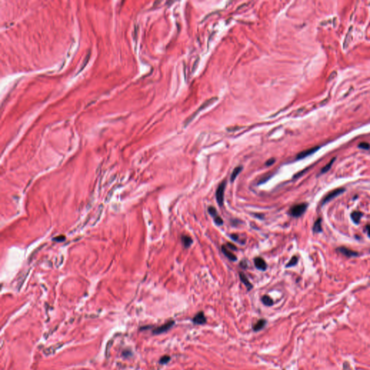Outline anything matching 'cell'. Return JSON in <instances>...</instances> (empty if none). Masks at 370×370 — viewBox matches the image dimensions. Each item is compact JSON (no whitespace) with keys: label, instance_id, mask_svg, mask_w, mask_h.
<instances>
[{"label":"cell","instance_id":"13","mask_svg":"<svg viewBox=\"0 0 370 370\" xmlns=\"http://www.w3.org/2000/svg\"><path fill=\"white\" fill-rule=\"evenodd\" d=\"M242 169H243V167H242V166H237V167H236L234 169V171H233L232 175H231V179H230L231 181H232V182H234V180L236 179V178L237 177V176L239 175V174L240 172L242 171Z\"/></svg>","mask_w":370,"mask_h":370},{"label":"cell","instance_id":"14","mask_svg":"<svg viewBox=\"0 0 370 370\" xmlns=\"http://www.w3.org/2000/svg\"><path fill=\"white\" fill-rule=\"evenodd\" d=\"M266 324V320H260L258 322L256 323L253 326V330L254 331L257 332V331H260V330H261L262 328H264Z\"/></svg>","mask_w":370,"mask_h":370},{"label":"cell","instance_id":"9","mask_svg":"<svg viewBox=\"0 0 370 370\" xmlns=\"http://www.w3.org/2000/svg\"><path fill=\"white\" fill-rule=\"evenodd\" d=\"M221 250H222L223 253L224 254V255L226 256V257L228 258V259H229L230 260H232V261H236V260H237V258H236V256L234 254H233L232 252H230V250H228V248L226 247V246H222V248H221Z\"/></svg>","mask_w":370,"mask_h":370},{"label":"cell","instance_id":"16","mask_svg":"<svg viewBox=\"0 0 370 370\" xmlns=\"http://www.w3.org/2000/svg\"><path fill=\"white\" fill-rule=\"evenodd\" d=\"M313 231L314 233H319L322 231V227H321V219L318 218V220L315 221L314 226H313Z\"/></svg>","mask_w":370,"mask_h":370},{"label":"cell","instance_id":"11","mask_svg":"<svg viewBox=\"0 0 370 370\" xmlns=\"http://www.w3.org/2000/svg\"><path fill=\"white\" fill-rule=\"evenodd\" d=\"M239 278L242 283L245 285V286L246 287V289H247V290L248 291L251 290V289H252V283L249 281L247 277L244 275V273H239Z\"/></svg>","mask_w":370,"mask_h":370},{"label":"cell","instance_id":"23","mask_svg":"<svg viewBox=\"0 0 370 370\" xmlns=\"http://www.w3.org/2000/svg\"><path fill=\"white\" fill-rule=\"evenodd\" d=\"M169 360H170V357L169 356H164L161 358L160 362L161 364H166L168 361H169Z\"/></svg>","mask_w":370,"mask_h":370},{"label":"cell","instance_id":"4","mask_svg":"<svg viewBox=\"0 0 370 370\" xmlns=\"http://www.w3.org/2000/svg\"><path fill=\"white\" fill-rule=\"evenodd\" d=\"M344 191H345V189H343V188H339V189H335V190L331 191L330 192H329L328 195H327L326 196L324 197L323 199H322V205L325 204V203H328V202L330 201L331 199L335 198V197H336L339 195H340V194H342Z\"/></svg>","mask_w":370,"mask_h":370},{"label":"cell","instance_id":"25","mask_svg":"<svg viewBox=\"0 0 370 370\" xmlns=\"http://www.w3.org/2000/svg\"><path fill=\"white\" fill-rule=\"evenodd\" d=\"M226 247L228 248V250H230V249H231V250H237V248H236V246H235L234 245V244H231V243H227V246H226Z\"/></svg>","mask_w":370,"mask_h":370},{"label":"cell","instance_id":"21","mask_svg":"<svg viewBox=\"0 0 370 370\" xmlns=\"http://www.w3.org/2000/svg\"><path fill=\"white\" fill-rule=\"evenodd\" d=\"M213 219H214L215 223H216V224L217 225V226H221V225L224 224V221H223V219L221 218L219 216H217L216 217H215Z\"/></svg>","mask_w":370,"mask_h":370},{"label":"cell","instance_id":"7","mask_svg":"<svg viewBox=\"0 0 370 370\" xmlns=\"http://www.w3.org/2000/svg\"><path fill=\"white\" fill-rule=\"evenodd\" d=\"M194 324L195 325H204L206 323L207 320L205 318L204 313L203 312H199L192 319Z\"/></svg>","mask_w":370,"mask_h":370},{"label":"cell","instance_id":"27","mask_svg":"<svg viewBox=\"0 0 370 370\" xmlns=\"http://www.w3.org/2000/svg\"><path fill=\"white\" fill-rule=\"evenodd\" d=\"M367 232H368V235H369V236L370 237V225H369V226H367Z\"/></svg>","mask_w":370,"mask_h":370},{"label":"cell","instance_id":"12","mask_svg":"<svg viewBox=\"0 0 370 370\" xmlns=\"http://www.w3.org/2000/svg\"><path fill=\"white\" fill-rule=\"evenodd\" d=\"M181 242H182L183 245L185 248H188L193 243V241L190 236H187V235H183L181 236Z\"/></svg>","mask_w":370,"mask_h":370},{"label":"cell","instance_id":"24","mask_svg":"<svg viewBox=\"0 0 370 370\" xmlns=\"http://www.w3.org/2000/svg\"><path fill=\"white\" fill-rule=\"evenodd\" d=\"M275 160L274 159V158H271V159L268 160L267 161H266L265 165L267 166H271V165H273V164L274 163H275Z\"/></svg>","mask_w":370,"mask_h":370},{"label":"cell","instance_id":"22","mask_svg":"<svg viewBox=\"0 0 370 370\" xmlns=\"http://www.w3.org/2000/svg\"><path fill=\"white\" fill-rule=\"evenodd\" d=\"M359 147L360 148H361V149L369 150L370 148V144L368 143V142H361V143L359 145Z\"/></svg>","mask_w":370,"mask_h":370},{"label":"cell","instance_id":"5","mask_svg":"<svg viewBox=\"0 0 370 370\" xmlns=\"http://www.w3.org/2000/svg\"><path fill=\"white\" fill-rule=\"evenodd\" d=\"M174 321H169V322H166V323L163 325L158 327V328H156L155 330H153V333L154 334H160V333H163V332H164L168 331V330H169V329L174 325Z\"/></svg>","mask_w":370,"mask_h":370},{"label":"cell","instance_id":"6","mask_svg":"<svg viewBox=\"0 0 370 370\" xmlns=\"http://www.w3.org/2000/svg\"><path fill=\"white\" fill-rule=\"evenodd\" d=\"M319 148H320V147H318V146L313 147V148H309V149H307L306 150H304V151L299 153L297 155L296 159L297 160L303 159V158H306V157H307V156H309L310 155L314 153L317 150H318Z\"/></svg>","mask_w":370,"mask_h":370},{"label":"cell","instance_id":"20","mask_svg":"<svg viewBox=\"0 0 370 370\" xmlns=\"http://www.w3.org/2000/svg\"><path fill=\"white\" fill-rule=\"evenodd\" d=\"M297 262H298V257H296V256H293V257L290 260V261L288 262V264L286 265V267L287 268L292 267V266H294L296 265Z\"/></svg>","mask_w":370,"mask_h":370},{"label":"cell","instance_id":"18","mask_svg":"<svg viewBox=\"0 0 370 370\" xmlns=\"http://www.w3.org/2000/svg\"><path fill=\"white\" fill-rule=\"evenodd\" d=\"M335 160H336V158H333L328 164H327L326 166H325L322 169V170H321V173L323 174V173H326L327 171H328L329 170H330V168H331V166L332 165V163H333V162L335 161Z\"/></svg>","mask_w":370,"mask_h":370},{"label":"cell","instance_id":"8","mask_svg":"<svg viewBox=\"0 0 370 370\" xmlns=\"http://www.w3.org/2000/svg\"><path fill=\"white\" fill-rule=\"evenodd\" d=\"M254 265H255V267L257 268L258 270H260V271H265L266 268H267V264H266L265 260L261 257H256L255 259L254 260Z\"/></svg>","mask_w":370,"mask_h":370},{"label":"cell","instance_id":"1","mask_svg":"<svg viewBox=\"0 0 370 370\" xmlns=\"http://www.w3.org/2000/svg\"><path fill=\"white\" fill-rule=\"evenodd\" d=\"M226 181H222V182H221L220 185H218V188H217L216 192V201H217V203H218L219 206H221V207L224 205V193H225V189H226Z\"/></svg>","mask_w":370,"mask_h":370},{"label":"cell","instance_id":"3","mask_svg":"<svg viewBox=\"0 0 370 370\" xmlns=\"http://www.w3.org/2000/svg\"><path fill=\"white\" fill-rule=\"evenodd\" d=\"M217 99H218V98H212V99H210L207 100V101H206V102H205L204 103H203V105L201 106H200V108H199L198 109H197V111L196 112H195V113H194V114L192 115V117H190V118H189V119H187V122H186V124H185V125H187L188 124H189V123L191 122V121L192 120V119H193L194 118H195V117L197 116V113H198L199 112H200V111H201L202 110H203V109H204L207 108V106H209L212 104V103H214L215 101H216Z\"/></svg>","mask_w":370,"mask_h":370},{"label":"cell","instance_id":"10","mask_svg":"<svg viewBox=\"0 0 370 370\" xmlns=\"http://www.w3.org/2000/svg\"><path fill=\"white\" fill-rule=\"evenodd\" d=\"M338 251H339L340 253L343 254V255L346 256V257H354V256H357L358 253H356V252L352 251L351 250H348L347 248L345 247H340L338 249Z\"/></svg>","mask_w":370,"mask_h":370},{"label":"cell","instance_id":"2","mask_svg":"<svg viewBox=\"0 0 370 370\" xmlns=\"http://www.w3.org/2000/svg\"><path fill=\"white\" fill-rule=\"evenodd\" d=\"M307 208V203H301V204L295 205L290 209V214L291 216L295 217H300L304 214L305 211Z\"/></svg>","mask_w":370,"mask_h":370},{"label":"cell","instance_id":"26","mask_svg":"<svg viewBox=\"0 0 370 370\" xmlns=\"http://www.w3.org/2000/svg\"><path fill=\"white\" fill-rule=\"evenodd\" d=\"M230 237L232 238L233 240H234V241H237V240H238L239 236H238V235H236V234H233L231 235V236H230Z\"/></svg>","mask_w":370,"mask_h":370},{"label":"cell","instance_id":"17","mask_svg":"<svg viewBox=\"0 0 370 370\" xmlns=\"http://www.w3.org/2000/svg\"><path fill=\"white\" fill-rule=\"evenodd\" d=\"M361 213L358 212V211H355V212H354L351 214V218L352 220L354 221V222L355 223V224H358V223L359 222L360 219H361Z\"/></svg>","mask_w":370,"mask_h":370},{"label":"cell","instance_id":"15","mask_svg":"<svg viewBox=\"0 0 370 370\" xmlns=\"http://www.w3.org/2000/svg\"><path fill=\"white\" fill-rule=\"evenodd\" d=\"M262 303H263L265 305V306H272V305L273 304V299H272L271 297L268 296L267 295L263 296L262 297Z\"/></svg>","mask_w":370,"mask_h":370},{"label":"cell","instance_id":"19","mask_svg":"<svg viewBox=\"0 0 370 370\" xmlns=\"http://www.w3.org/2000/svg\"><path fill=\"white\" fill-rule=\"evenodd\" d=\"M207 211H208L209 214H210V216H212L213 218H214L215 217H216L217 216H218V213H217L216 209L214 207H213V206H210V207H208V209H207Z\"/></svg>","mask_w":370,"mask_h":370}]
</instances>
